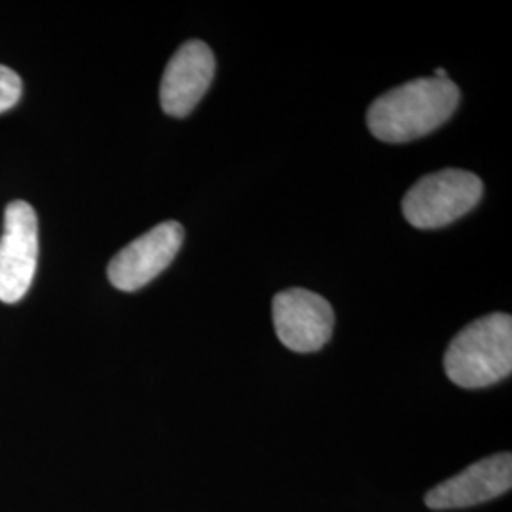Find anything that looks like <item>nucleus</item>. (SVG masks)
Listing matches in <instances>:
<instances>
[{"instance_id": "2", "label": "nucleus", "mask_w": 512, "mask_h": 512, "mask_svg": "<svg viewBox=\"0 0 512 512\" xmlns=\"http://www.w3.org/2000/svg\"><path fill=\"white\" fill-rule=\"evenodd\" d=\"M444 370L463 389L499 384L512 372V317L490 313L467 325L444 353Z\"/></svg>"}, {"instance_id": "6", "label": "nucleus", "mask_w": 512, "mask_h": 512, "mask_svg": "<svg viewBox=\"0 0 512 512\" xmlns=\"http://www.w3.org/2000/svg\"><path fill=\"white\" fill-rule=\"evenodd\" d=\"M272 315L277 338L296 353L319 351L334 330L332 306L323 296L306 289L275 294Z\"/></svg>"}, {"instance_id": "10", "label": "nucleus", "mask_w": 512, "mask_h": 512, "mask_svg": "<svg viewBox=\"0 0 512 512\" xmlns=\"http://www.w3.org/2000/svg\"><path fill=\"white\" fill-rule=\"evenodd\" d=\"M435 78H448L446 69H437V71H435Z\"/></svg>"}, {"instance_id": "1", "label": "nucleus", "mask_w": 512, "mask_h": 512, "mask_svg": "<svg viewBox=\"0 0 512 512\" xmlns=\"http://www.w3.org/2000/svg\"><path fill=\"white\" fill-rule=\"evenodd\" d=\"M448 78H418L380 95L366 110V126L384 143H408L440 128L459 105Z\"/></svg>"}, {"instance_id": "9", "label": "nucleus", "mask_w": 512, "mask_h": 512, "mask_svg": "<svg viewBox=\"0 0 512 512\" xmlns=\"http://www.w3.org/2000/svg\"><path fill=\"white\" fill-rule=\"evenodd\" d=\"M21 92H23V82L19 74L0 65V112H6L14 105H18Z\"/></svg>"}, {"instance_id": "3", "label": "nucleus", "mask_w": 512, "mask_h": 512, "mask_svg": "<svg viewBox=\"0 0 512 512\" xmlns=\"http://www.w3.org/2000/svg\"><path fill=\"white\" fill-rule=\"evenodd\" d=\"M484 184L471 171L442 169L425 175L403 200L404 219L414 228L433 230L465 217L482 200Z\"/></svg>"}, {"instance_id": "8", "label": "nucleus", "mask_w": 512, "mask_h": 512, "mask_svg": "<svg viewBox=\"0 0 512 512\" xmlns=\"http://www.w3.org/2000/svg\"><path fill=\"white\" fill-rule=\"evenodd\" d=\"M215 76V55L202 40H188L165 67L160 103L165 114L184 118L198 107Z\"/></svg>"}, {"instance_id": "4", "label": "nucleus", "mask_w": 512, "mask_h": 512, "mask_svg": "<svg viewBox=\"0 0 512 512\" xmlns=\"http://www.w3.org/2000/svg\"><path fill=\"white\" fill-rule=\"evenodd\" d=\"M38 262V219L27 202H12L4 211L0 238V302H19L33 283Z\"/></svg>"}, {"instance_id": "7", "label": "nucleus", "mask_w": 512, "mask_h": 512, "mask_svg": "<svg viewBox=\"0 0 512 512\" xmlns=\"http://www.w3.org/2000/svg\"><path fill=\"white\" fill-rule=\"evenodd\" d=\"M512 486V456L495 454L469 465L425 495V505L433 511L467 509L507 494Z\"/></svg>"}, {"instance_id": "5", "label": "nucleus", "mask_w": 512, "mask_h": 512, "mask_svg": "<svg viewBox=\"0 0 512 512\" xmlns=\"http://www.w3.org/2000/svg\"><path fill=\"white\" fill-rule=\"evenodd\" d=\"M183 241L184 228L179 222L165 220L154 226L110 260L107 268L110 283L124 293L143 289L173 262Z\"/></svg>"}]
</instances>
